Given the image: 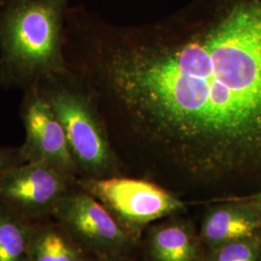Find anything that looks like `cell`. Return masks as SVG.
<instances>
[{"label": "cell", "mask_w": 261, "mask_h": 261, "mask_svg": "<svg viewBox=\"0 0 261 261\" xmlns=\"http://www.w3.org/2000/svg\"><path fill=\"white\" fill-rule=\"evenodd\" d=\"M64 57L113 146H133L175 185L223 198L261 194V1L176 33L66 27Z\"/></svg>", "instance_id": "6da1fadb"}, {"label": "cell", "mask_w": 261, "mask_h": 261, "mask_svg": "<svg viewBox=\"0 0 261 261\" xmlns=\"http://www.w3.org/2000/svg\"><path fill=\"white\" fill-rule=\"evenodd\" d=\"M65 0H7L0 5V87L25 91L65 71Z\"/></svg>", "instance_id": "7a4b0ae2"}, {"label": "cell", "mask_w": 261, "mask_h": 261, "mask_svg": "<svg viewBox=\"0 0 261 261\" xmlns=\"http://www.w3.org/2000/svg\"><path fill=\"white\" fill-rule=\"evenodd\" d=\"M38 92L61 124L80 178L123 174V163L93 95L70 70L42 79Z\"/></svg>", "instance_id": "3957f363"}, {"label": "cell", "mask_w": 261, "mask_h": 261, "mask_svg": "<svg viewBox=\"0 0 261 261\" xmlns=\"http://www.w3.org/2000/svg\"><path fill=\"white\" fill-rule=\"evenodd\" d=\"M84 189L111 213L135 244L150 224L186 210V202L170 190L147 179L116 175L79 178Z\"/></svg>", "instance_id": "277c9868"}, {"label": "cell", "mask_w": 261, "mask_h": 261, "mask_svg": "<svg viewBox=\"0 0 261 261\" xmlns=\"http://www.w3.org/2000/svg\"><path fill=\"white\" fill-rule=\"evenodd\" d=\"M53 219L96 259H129L137 245L105 206L77 183L62 197Z\"/></svg>", "instance_id": "5b68a950"}, {"label": "cell", "mask_w": 261, "mask_h": 261, "mask_svg": "<svg viewBox=\"0 0 261 261\" xmlns=\"http://www.w3.org/2000/svg\"><path fill=\"white\" fill-rule=\"evenodd\" d=\"M76 181L47 164L25 162L0 178V201L30 222L47 220Z\"/></svg>", "instance_id": "8992f818"}, {"label": "cell", "mask_w": 261, "mask_h": 261, "mask_svg": "<svg viewBox=\"0 0 261 261\" xmlns=\"http://www.w3.org/2000/svg\"><path fill=\"white\" fill-rule=\"evenodd\" d=\"M20 118L25 139L19 147L25 161L47 164L66 176L77 180L79 171L68 147L64 130L38 92L36 85L23 91Z\"/></svg>", "instance_id": "52a82bcc"}, {"label": "cell", "mask_w": 261, "mask_h": 261, "mask_svg": "<svg viewBox=\"0 0 261 261\" xmlns=\"http://www.w3.org/2000/svg\"><path fill=\"white\" fill-rule=\"evenodd\" d=\"M222 199L201 220L198 233L205 250L261 233V194Z\"/></svg>", "instance_id": "ba28073f"}, {"label": "cell", "mask_w": 261, "mask_h": 261, "mask_svg": "<svg viewBox=\"0 0 261 261\" xmlns=\"http://www.w3.org/2000/svg\"><path fill=\"white\" fill-rule=\"evenodd\" d=\"M144 253L148 261H203L205 248L191 222L172 218L145 230Z\"/></svg>", "instance_id": "9c48e42d"}, {"label": "cell", "mask_w": 261, "mask_h": 261, "mask_svg": "<svg viewBox=\"0 0 261 261\" xmlns=\"http://www.w3.org/2000/svg\"><path fill=\"white\" fill-rule=\"evenodd\" d=\"M30 261H91L94 259L53 218L32 222Z\"/></svg>", "instance_id": "30bf717a"}, {"label": "cell", "mask_w": 261, "mask_h": 261, "mask_svg": "<svg viewBox=\"0 0 261 261\" xmlns=\"http://www.w3.org/2000/svg\"><path fill=\"white\" fill-rule=\"evenodd\" d=\"M32 222L0 201V261H30Z\"/></svg>", "instance_id": "8fae6325"}, {"label": "cell", "mask_w": 261, "mask_h": 261, "mask_svg": "<svg viewBox=\"0 0 261 261\" xmlns=\"http://www.w3.org/2000/svg\"><path fill=\"white\" fill-rule=\"evenodd\" d=\"M203 261H261V233L208 249Z\"/></svg>", "instance_id": "7c38bea8"}, {"label": "cell", "mask_w": 261, "mask_h": 261, "mask_svg": "<svg viewBox=\"0 0 261 261\" xmlns=\"http://www.w3.org/2000/svg\"><path fill=\"white\" fill-rule=\"evenodd\" d=\"M25 162L27 161L23 157L19 146L13 147L0 145V178L10 168L19 166Z\"/></svg>", "instance_id": "4fadbf2b"}, {"label": "cell", "mask_w": 261, "mask_h": 261, "mask_svg": "<svg viewBox=\"0 0 261 261\" xmlns=\"http://www.w3.org/2000/svg\"><path fill=\"white\" fill-rule=\"evenodd\" d=\"M91 261H129V259H96L94 258Z\"/></svg>", "instance_id": "5bb4252c"}, {"label": "cell", "mask_w": 261, "mask_h": 261, "mask_svg": "<svg viewBox=\"0 0 261 261\" xmlns=\"http://www.w3.org/2000/svg\"><path fill=\"white\" fill-rule=\"evenodd\" d=\"M5 1H7V0H0V5H1V4H2V3H4V2H5Z\"/></svg>", "instance_id": "9a60e30c"}]
</instances>
